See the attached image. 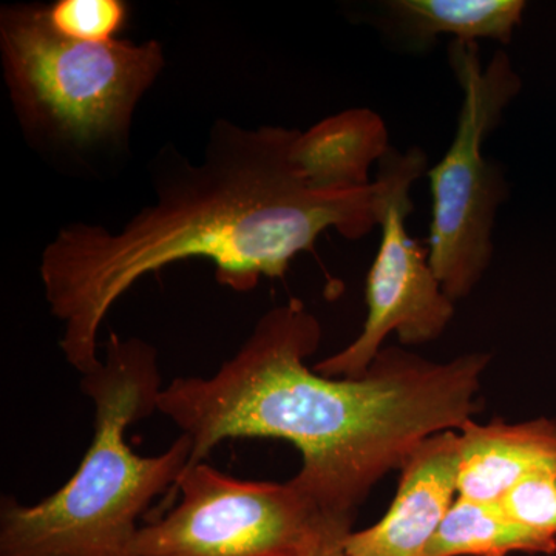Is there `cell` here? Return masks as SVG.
Listing matches in <instances>:
<instances>
[{
  "label": "cell",
  "mask_w": 556,
  "mask_h": 556,
  "mask_svg": "<svg viewBox=\"0 0 556 556\" xmlns=\"http://www.w3.org/2000/svg\"><path fill=\"white\" fill-rule=\"evenodd\" d=\"M127 16L129 7L123 0H58L49 5L51 27L80 42L116 40Z\"/></svg>",
  "instance_id": "cell-13"
},
{
  "label": "cell",
  "mask_w": 556,
  "mask_h": 556,
  "mask_svg": "<svg viewBox=\"0 0 556 556\" xmlns=\"http://www.w3.org/2000/svg\"><path fill=\"white\" fill-rule=\"evenodd\" d=\"M556 467V422L481 424L459 428L457 496L500 504L526 478Z\"/></svg>",
  "instance_id": "cell-9"
},
{
  "label": "cell",
  "mask_w": 556,
  "mask_h": 556,
  "mask_svg": "<svg viewBox=\"0 0 556 556\" xmlns=\"http://www.w3.org/2000/svg\"><path fill=\"white\" fill-rule=\"evenodd\" d=\"M317 317L298 299L268 311L211 378H177L159 412L192 442L188 466L226 439L288 441L302 455L289 479L321 514L356 517L372 485L424 439L459 430L478 409L484 353L447 364L391 346L362 378H328L305 364L320 345Z\"/></svg>",
  "instance_id": "cell-2"
},
{
  "label": "cell",
  "mask_w": 556,
  "mask_h": 556,
  "mask_svg": "<svg viewBox=\"0 0 556 556\" xmlns=\"http://www.w3.org/2000/svg\"><path fill=\"white\" fill-rule=\"evenodd\" d=\"M526 9L525 0H388L382 20L388 33L412 51H427L439 36L508 46Z\"/></svg>",
  "instance_id": "cell-11"
},
{
  "label": "cell",
  "mask_w": 556,
  "mask_h": 556,
  "mask_svg": "<svg viewBox=\"0 0 556 556\" xmlns=\"http://www.w3.org/2000/svg\"><path fill=\"white\" fill-rule=\"evenodd\" d=\"M178 506L139 527L131 556H299L327 515L291 481H243L188 466Z\"/></svg>",
  "instance_id": "cell-6"
},
{
  "label": "cell",
  "mask_w": 556,
  "mask_h": 556,
  "mask_svg": "<svg viewBox=\"0 0 556 556\" xmlns=\"http://www.w3.org/2000/svg\"><path fill=\"white\" fill-rule=\"evenodd\" d=\"M459 433L424 439L402 463L396 497L382 521L350 532L346 556H427L457 497Z\"/></svg>",
  "instance_id": "cell-8"
},
{
  "label": "cell",
  "mask_w": 556,
  "mask_h": 556,
  "mask_svg": "<svg viewBox=\"0 0 556 556\" xmlns=\"http://www.w3.org/2000/svg\"><path fill=\"white\" fill-rule=\"evenodd\" d=\"M500 504L521 525L556 538V467L526 478Z\"/></svg>",
  "instance_id": "cell-14"
},
{
  "label": "cell",
  "mask_w": 556,
  "mask_h": 556,
  "mask_svg": "<svg viewBox=\"0 0 556 556\" xmlns=\"http://www.w3.org/2000/svg\"><path fill=\"white\" fill-rule=\"evenodd\" d=\"M0 53L25 131L76 152L126 142L139 100L164 67L156 40L68 39L51 27L49 5L38 3L0 10Z\"/></svg>",
  "instance_id": "cell-4"
},
{
  "label": "cell",
  "mask_w": 556,
  "mask_h": 556,
  "mask_svg": "<svg viewBox=\"0 0 556 556\" xmlns=\"http://www.w3.org/2000/svg\"><path fill=\"white\" fill-rule=\"evenodd\" d=\"M383 159L391 182L379 223L382 240L365 289L367 321L354 342L314 367L328 378H362L391 332L405 345L433 342L455 316V302L442 289L428 251L407 229L415 211L409 190L427 175L426 152L412 148L402 153L391 148Z\"/></svg>",
  "instance_id": "cell-7"
},
{
  "label": "cell",
  "mask_w": 556,
  "mask_h": 556,
  "mask_svg": "<svg viewBox=\"0 0 556 556\" xmlns=\"http://www.w3.org/2000/svg\"><path fill=\"white\" fill-rule=\"evenodd\" d=\"M556 554V538L517 521L501 504L456 497L428 546L427 556H507Z\"/></svg>",
  "instance_id": "cell-12"
},
{
  "label": "cell",
  "mask_w": 556,
  "mask_h": 556,
  "mask_svg": "<svg viewBox=\"0 0 556 556\" xmlns=\"http://www.w3.org/2000/svg\"><path fill=\"white\" fill-rule=\"evenodd\" d=\"M299 131L218 121L203 161L160 181L155 203L123 228L75 223L56 233L43 249L40 280L73 368L86 376L100 365L102 321L149 274L206 258L219 285L248 292L260 278L285 277L328 229L356 241L378 228L391 182L386 161L367 188H311L292 160Z\"/></svg>",
  "instance_id": "cell-1"
},
{
  "label": "cell",
  "mask_w": 556,
  "mask_h": 556,
  "mask_svg": "<svg viewBox=\"0 0 556 556\" xmlns=\"http://www.w3.org/2000/svg\"><path fill=\"white\" fill-rule=\"evenodd\" d=\"M453 75L463 90L455 138L444 159L427 170L431 222L428 260L453 302L467 298L493 257L496 212L508 189L503 169L484 156V141L522 89L506 51L482 65L479 46L453 40Z\"/></svg>",
  "instance_id": "cell-5"
},
{
  "label": "cell",
  "mask_w": 556,
  "mask_h": 556,
  "mask_svg": "<svg viewBox=\"0 0 556 556\" xmlns=\"http://www.w3.org/2000/svg\"><path fill=\"white\" fill-rule=\"evenodd\" d=\"M390 149V135L380 115L356 108L300 130L292 160L311 188L342 192L371 185L369 169Z\"/></svg>",
  "instance_id": "cell-10"
},
{
  "label": "cell",
  "mask_w": 556,
  "mask_h": 556,
  "mask_svg": "<svg viewBox=\"0 0 556 556\" xmlns=\"http://www.w3.org/2000/svg\"><path fill=\"white\" fill-rule=\"evenodd\" d=\"M80 390L94 405L90 447L65 485L40 503L2 497L0 556H131L139 517L188 467L186 434L156 456L127 444V428L159 412L155 348L112 332L104 361L83 376Z\"/></svg>",
  "instance_id": "cell-3"
},
{
  "label": "cell",
  "mask_w": 556,
  "mask_h": 556,
  "mask_svg": "<svg viewBox=\"0 0 556 556\" xmlns=\"http://www.w3.org/2000/svg\"><path fill=\"white\" fill-rule=\"evenodd\" d=\"M354 518L327 515L299 556H346L345 538Z\"/></svg>",
  "instance_id": "cell-15"
}]
</instances>
